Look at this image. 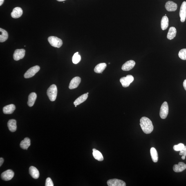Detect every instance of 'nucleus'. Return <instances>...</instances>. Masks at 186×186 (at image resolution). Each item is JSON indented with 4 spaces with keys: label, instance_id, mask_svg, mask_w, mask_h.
Instances as JSON below:
<instances>
[{
    "label": "nucleus",
    "instance_id": "1",
    "mask_svg": "<svg viewBox=\"0 0 186 186\" xmlns=\"http://www.w3.org/2000/svg\"><path fill=\"white\" fill-rule=\"evenodd\" d=\"M140 125L142 131L146 134L151 133L153 131L152 123L146 117H143L140 120Z\"/></svg>",
    "mask_w": 186,
    "mask_h": 186
},
{
    "label": "nucleus",
    "instance_id": "2",
    "mask_svg": "<svg viewBox=\"0 0 186 186\" xmlns=\"http://www.w3.org/2000/svg\"><path fill=\"white\" fill-rule=\"evenodd\" d=\"M47 95L50 100L51 102H54L56 99L57 95V88L55 84H52L50 86L47 91Z\"/></svg>",
    "mask_w": 186,
    "mask_h": 186
},
{
    "label": "nucleus",
    "instance_id": "3",
    "mask_svg": "<svg viewBox=\"0 0 186 186\" xmlns=\"http://www.w3.org/2000/svg\"><path fill=\"white\" fill-rule=\"evenodd\" d=\"M48 41L50 45L54 47L59 48L62 46V41L56 37L50 36L48 38Z\"/></svg>",
    "mask_w": 186,
    "mask_h": 186
},
{
    "label": "nucleus",
    "instance_id": "4",
    "mask_svg": "<svg viewBox=\"0 0 186 186\" xmlns=\"http://www.w3.org/2000/svg\"><path fill=\"white\" fill-rule=\"evenodd\" d=\"M40 69V67L38 66H36L30 68L25 73L24 75L25 78H30L33 77L39 71Z\"/></svg>",
    "mask_w": 186,
    "mask_h": 186
},
{
    "label": "nucleus",
    "instance_id": "5",
    "mask_svg": "<svg viewBox=\"0 0 186 186\" xmlns=\"http://www.w3.org/2000/svg\"><path fill=\"white\" fill-rule=\"evenodd\" d=\"M169 113V106L167 103L165 102L162 104L160 108V115L161 118L165 119L167 118Z\"/></svg>",
    "mask_w": 186,
    "mask_h": 186
},
{
    "label": "nucleus",
    "instance_id": "6",
    "mask_svg": "<svg viewBox=\"0 0 186 186\" xmlns=\"http://www.w3.org/2000/svg\"><path fill=\"white\" fill-rule=\"evenodd\" d=\"M107 184L109 186H126V185L125 182L123 181L115 178L108 180Z\"/></svg>",
    "mask_w": 186,
    "mask_h": 186
},
{
    "label": "nucleus",
    "instance_id": "7",
    "mask_svg": "<svg viewBox=\"0 0 186 186\" xmlns=\"http://www.w3.org/2000/svg\"><path fill=\"white\" fill-rule=\"evenodd\" d=\"M25 50L24 49H17L15 50L13 55V58L16 61L19 60L24 58Z\"/></svg>",
    "mask_w": 186,
    "mask_h": 186
},
{
    "label": "nucleus",
    "instance_id": "8",
    "mask_svg": "<svg viewBox=\"0 0 186 186\" xmlns=\"http://www.w3.org/2000/svg\"><path fill=\"white\" fill-rule=\"evenodd\" d=\"M14 176V172L11 170H8L2 173L1 176L3 180L8 181L12 179Z\"/></svg>",
    "mask_w": 186,
    "mask_h": 186
},
{
    "label": "nucleus",
    "instance_id": "9",
    "mask_svg": "<svg viewBox=\"0 0 186 186\" xmlns=\"http://www.w3.org/2000/svg\"><path fill=\"white\" fill-rule=\"evenodd\" d=\"M180 17L181 21L185 22L186 18V2L183 1L181 6L180 11Z\"/></svg>",
    "mask_w": 186,
    "mask_h": 186
},
{
    "label": "nucleus",
    "instance_id": "10",
    "mask_svg": "<svg viewBox=\"0 0 186 186\" xmlns=\"http://www.w3.org/2000/svg\"><path fill=\"white\" fill-rule=\"evenodd\" d=\"M81 81L80 78L78 77H76L72 79L70 82L69 86L70 89H73L78 87L80 84Z\"/></svg>",
    "mask_w": 186,
    "mask_h": 186
},
{
    "label": "nucleus",
    "instance_id": "11",
    "mask_svg": "<svg viewBox=\"0 0 186 186\" xmlns=\"http://www.w3.org/2000/svg\"><path fill=\"white\" fill-rule=\"evenodd\" d=\"M135 62L134 61L130 60L128 61L123 65L122 69L124 71H128L132 69L134 67Z\"/></svg>",
    "mask_w": 186,
    "mask_h": 186
},
{
    "label": "nucleus",
    "instance_id": "12",
    "mask_svg": "<svg viewBox=\"0 0 186 186\" xmlns=\"http://www.w3.org/2000/svg\"><path fill=\"white\" fill-rule=\"evenodd\" d=\"M176 3L172 1H168L166 3L165 8L168 12H174L177 9Z\"/></svg>",
    "mask_w": 186,
    "mask_h": 186
},
{
    "label": "nucleus",
    "instance_id": "13",
    "mask_svg": "<svg viewBox=\"0 0 186 186\" xmlns=\"http://www.w3.org/2000/svg\"><path fill=\"white\" fill-rule=\"evenodd\" d=\"M23 14L22 9L19 7H16L13 9L11 15L14 19H18L21 17Z\"/></svg>",
    "mask_w": 186,
    "mask_h": 186
},
{
    "label": "nucleus",
    "instance_id": "14",
    "mask_svg": "<svg viewBox=\"0 0 186 186\" xmlns=\"http://www.w3.org/2000/svg\"><path fill=\"white\" fill-rule=\"evenodd\" d=\"M186 169V164L183 162H179L178 164H175L173 170L176 172H180Z\"/></svg>",
    "mask_w": 186,
    "mask_h": 186
},
{
    "label": "nucleus",
    "instance_id": "15",
    "mask_svg": "<svg viewBox=\"0 0 186 186\" xmlns=\"http://www.w3.org/2000/svg\"><path fill=\"white\" fill-rule=\"evenodd\" d=\"M16 109L15 105L10 104L4 106L3 108V113L5 114H11Z\"/></svg>",
    "mask_w": 186,
    "mask_h": 186
},
{
    "label": "nucleus",
    "instance_id": "16",
    "mask_svg": "<svg viewBox=\"0 0 186 186\" xmlns=\"http://www.w3.org/2000/svg\"><path fill=\"white\" fill-rule=\"evenodd\" d=\"M37 95L35 93H30L29 95L27 104L30 107H32L35 104L36 99H37Z\"/></svg>",
    "mask_w": 186,
    "mask_h": 186
},
{
    "label": "nucleus",
    "instance_id": "17",
    "mask_svg": "<svg viewBox=\"0 0 186 186\" xmlns=\"http://www.w3.org/2000/svg\"><path fill=\"white\" fill-rule=\"evenodd\" d=\"M29 173L32 178L34 179H37L39 176V171L35 167L31 166L29 169Z\"/></svg>",
    "mask_w": 186,
    "mask_h": 186
},
{
    "label": "nucleus",
    "instance_id": "18",
    "mask_svg": "<svg viewBox=\"0 0 186 186\" xmlns=\"http://www.w3.org/2000/svg\"><path fill=\"white\" fill-rule=\"evenodd\" d=\"M8 125L9 130L12 132H14L17 130L16 121L14 119H11L9 120Z\"/></svg>",
    "mask_w": 186,
    "mask_h": 186
},
{
    "label": "nucleus",
    "instance_id": "19",
    "mask_svg": "<svg viewBox=\"0 0 186 186\" xmlns=\"http://www.w3.org/2000/svg\"><path fill=\"white\" fill-rule=\"evenodd\" d=\"M106 63H100L95 66L94 69V71L97 73H102L106 67Z\"/></svg>",
    "mask_w": 186,
    "mask_h": 186
},
{
    "label": "nucleus",
    "instance_id": "20",
    "mask_svg": "<svg viewBox=\"0 0 186 186\" xmlns=\"http://www.w3.org/2000/svg\"><path fill=\"white\" fill-rule=\"evenodd\" d=\"M88 97V95L86 93L81 95L74 102V104L75 105H79L82 103L87 99Z\"/></svg>",
    "mask_w": 186,
    "mask_h": 186
},
{
    "label": "nucleus",
    "instance_id": "21",
    "mask_svg": "<svg viewBox=\"0 0 186 186\" xmlns=\"http://www.w3.org/2000/svg\"><path fill=\"white\" fill-rule=\"evenodd\" d=\"M176 30L174 27H172L169 28L167 35V38L172 40L176 37Z\"/></svg>",
    "mask_w": 186,
    "mask_h": 186
},
{
    "label": "nucleus",
    "instance_id": "22",
    "mask_svg": "<svg viewBox=\"0 0 186 186\" xmlns=\"http://www.w3.org/2000/svg\"><path fill=\"white\" fill-rule=\"evenodd\" d=\"M93 156L95 159L100 161H102L104 160L103 156L100 151L95 149H93Z\"/></svg>",
    "mask_w": 186,
    "mask_h": 186
},
{
    "label": "nucleus",
    "instance_id": "23",
    "mask_svg": "<svg viewBox=\"0 0 186 186\" xmlns=\"http://www.w3.org/2000/svg\"><path fill=\"white\" fill-rule=\"evenodd\" d=\"M20 147L23 149L27 150L30 145V140L29 138H25L24 139L21 141Z\"/></svg>",
    "mask_w": 186,
    "mask_h": 186
},
{
    "label": "nucleus",
    "instance_id": "24",
    "mask_svg": "<svg viewBox=\"0 0 186 186\" xmlns=\"http://www.w3.org/2000/svg\"><path fill=\"white\" fill-rule=\"evenodd\" d=\"M150 154L153 161L155 163H156L158 161V155L156 150L155 148L153 147L151 148Z\"/></svg>",
    "mask_w": 186,
    "mask_h": 186
},
{
    "label": "nucleus",
    "instance_id": "25",
    "mask_svg": "<svg viewBox=\"0 0 186 186\" xmlns=\"http://www.w3.org/2000/svg\"><path fill=\"white\" fill-rule=\"evenodd\" d=\"M0 42L3 43L6 41L8 38V34L6 30L3 29L1 28H0Z\"/></svg>",
    "mask_w": 186,
    "mask_h": 186
},
{
    "label": "nucleus",
    "instance_id": "26",
    "mask_svg": "<svg viewBox=\"0 0 186 186\" xmlns=\"http://www.w3.org/2000/svg\"><path fill=\"white\" fill-rule=\"evenodd\" d=\"M169 26V19L167 16H164L161 21V27L162 30L167 29Z\"/></svg>",
    "mask_w": 186,
    "mask_h": 186
},
{
    "label": "nucleus",
    "instance_id": "27",
    "mask_svg": "<svg viewBox=\"0 0 186 186\" xmlns=\"http://www.w3.org/2000/svg\"><path fill=\"white\" fill-rule=\"evenodd\" d=\"M120 82L124 87H128L130 86V83L126 77H123L120 79Z\"/></svg>",
    "mask_w": 186,
    "mask_h": 186
},
{
    "label": "nucleus",
    "instance_id": "28",
    "mask_svg": "<svg viewBox=\"0 0 186 186\" xmlns=\"http://www.w3.org/2000/svg\"><path fill=\"white\" fill-rule=\"evenodd\" d=\"M80 56L79 55L78 52H77L74 54L73 57V64H77L80 62L81 60Z\"/></svg>",
    "mask_w": 186,
    "mask_h": 186
},
{
    "label": "nucleus",
    "instance_id": "29",
    "mask_svg": "<svg viewBox=\"0 0 186 186\" xmlns=\"http://www.w3.org/2000/svg\"><path fill=\"white\" fill-rule=\"evenodd\" d=\"M178 55L180 58L183 60H186V49L180 50Z\"/></svg>",
    "mask_w": 186,
    "mask_h": 186
},
{
    "label": "nucleus",
    "instance_id": "30",
    "mask_svg": "<svg viewBox=\"0 0 186 186\" xmlns=\"http://www.w3.org/2000/svg\"><path fill=\"white\" fill-rule=\"evenodd\" d=\"M185 146L183 143H179L177 145H174L173 146V149L175 151H181L183 149Z\"/></svg>",
    "mask_w": 186,
    "mask_h": 186
},
{
    "label": "nucleus",
    "instance_id": "31",
    "mask_svg": "<svg viewBox=\"0 0 186 186\" xmlns=\"http://www.w3.org/2000/svg\"><path fill=\"white\" fill-rule=\"evenodd\" d=\"M180 156H182L181 158L182 159L185 160L186 156V146H185L184 148L180 151L179 153Z\"/></svg>",
    "mask_w": 186,
    "mask_h": 186
},
{
    "label": "nucleus",
    "instance_id": "32",
    "mask_svg": "<svg viewBox=\"0 0 186 186\" xmlns=\"http://www.w3.org/2000/svg\"><path fill=\"white\" fill-rule=\"evenodd\" d=\"M46 186H54L53 182H52L51 178H47L45 183Z\"/></svg>",
    "mask_w": 186,
    "mask_h": 186
},
{
    "label": "nucleus",
    "instance_id": "33",
    "mask_svg": "<svg viewBox=\"0 0 186 186\" xmlns=\"http://www.w3.org/2000/svg\"><path fill=\"white\" fill-rule=\"evenodd\" d=\"M126 77L127 78L128 80L129 81V82L130 83V84L133 82V80H134V78H133V76L132 75H128Z\"/></svg>",
    "mask_w": 186,
    "mask_h": 186
},
{
    "label": "nucleus",
    "instance_id": "34",
    "mask_svg": "<svg viewBox=\"0 0 186 186\" xmlns=\"http://www.w3.org/2000/svg\"><path fill=\"white\" fill-rule=\"evenodd\" d=\"M3 162H4V160L3 158H0V166H1L2 165Z\"/></svg>",
    "mask_w": 186,
    "mask_h": 186
},
{
    "label": "nucleus",
    "instance_id": "35",
    "mask_svg": "<svg viewBox=\"0 0 186 186\" xmlns=\"http://www.w3.org/2000/svg\"><path fill=\"white\" fill-rule=\"evenodd\" d=\"M183 86L184 89H185L186 91V79L184 81Z\"/></svg>",
    "mask_w": 186,
    "mask_h": 186
},
{
    "label": "nucleus",
    "instance_id": "36",
    "mask_svg": "<svg viewBox=\"0 0 186 186\" xmlns=\"http://www.w3.org/2000/svg\"><path fill=\"white\" fill-rule=\"evenodd\" d=\"M4 0H0V6H1L3 5Z\"/></svg>",
    "mask_w": 186,
    "mask_h": 186
},
{
    "label": "nucleus",
    "instance_id": "37",
    "mask_svg": "<svg viewBox=\"0 0 186 186\" xmlns=\"http://www.w3.org/2000/svg\"><path fill=\"white\" fill-rule=\"evenodd\" d=\"M57 1H66V0H57Z\"/></svg>",
    "mask_w": 186,
    "mask_h": 186
},
{
    "label": "nucleus",
    "instance_id": "38",
    "mask_svg": "<svg viewBox=\"0 0 186 186\" xmlns=\"http://www.w3.org/2000/svg\"><path fill=\"white\" fill-rule=\"evenodd\" d=\"M86 93V94H87L88 95V94H89V93Z\"/></svg>",
    "mask_w": 186,
    "mask_h": 186
},
{
    "label": "nucleus",
    "instance_id": "39",
    "mask_svg": "<svg viewBox=\"0 0 186 186\" xmlns=\"http://www.w3.org/2000/svg\"><path fill=\"white\" fill-rule=\"evenodd\" d=\"M75 107H77V105H75Z\"/></svg>",
    "mask_w": 186,
    "mask_h": 186
},
{
    "label": "nucleus",
    "instance_id": "40",
    "mask_svg": "<svg viewBox=\"0 0 186 186\" xmlns=\"http://www.w3.org/2000/svg\"><path fill=\"white\" fill-rule=\"evenodd\" d=\"M110 64V63H109V64Z\"/></svg>",
    "mask_w": 186,
    "mask_h": 186
}]
</instances>
